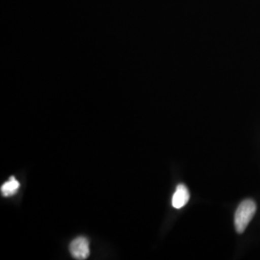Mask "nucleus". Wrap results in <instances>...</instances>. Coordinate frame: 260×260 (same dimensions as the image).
Segmentation results:
<instances>
[{
    "label": "nucleus",
    "instance_id": "f257e3e1",
    "mask_svg": "<svg viewBox=\"0 0 260 260\" xmlns=\"http://www.w3.org/2000/svg\"><path fill=\"white\" fill-rule=\"evenodd\" d=\"M255 210H256V205L251 200H246L239 205L234 217V224L237 233H243L245 232L248 224L253 218Z\"/></svg>",
    "mask_w": 260,
    "mask_h": 260
},
{
    "label": "nucleus",
    "instance_id": "f03ea898",
    "mask_svg": "<svg viewBox=\"0 0 260 260\" xmlns=\"http://www.w3.org/2000/svg\"><path fill=\"white\" fill-rule=\"evenodd\" d=\"M70 251L75 259L83 260L90 255L89 240L83 236L75 238L70 245Z\"/></svg>",
    "mask_w": 260,
    "mask_h": 260
},
{
    "label": "nucleus",
    "instance_id": "7ed1b4c3",
    "mask_svg": "<svg viewBox=\"0 0 260 260\" xmlns=\"http://www.w3.org/2000/svg\"><path fill=\"white\" fill-rule=\"evenodd\" d=\"M190 200V193L187 189V187L183 184H179L177 186V190L172 199V205L177 208L180 209L189 202Z\"/></svg>",
    "mask_w": 260,
    "mask_h": 260
},
{
    "label": "nucleus",
    "instance_id": "20e7f679",
    "mask_svg": "<svg viewBox=\"0 0 260 260\" xmlns=\"http://www.w3.org/2000/svg\"><path fill=\"white\" fill-rule=\"evenodd\" d=\"M19 181L15 177H11L8 181L1 186V194L4 197L15 195L19 191Z\"/></svg>",
    "mask_w": 260,
    "mask_h": 260
}]
</instances>
